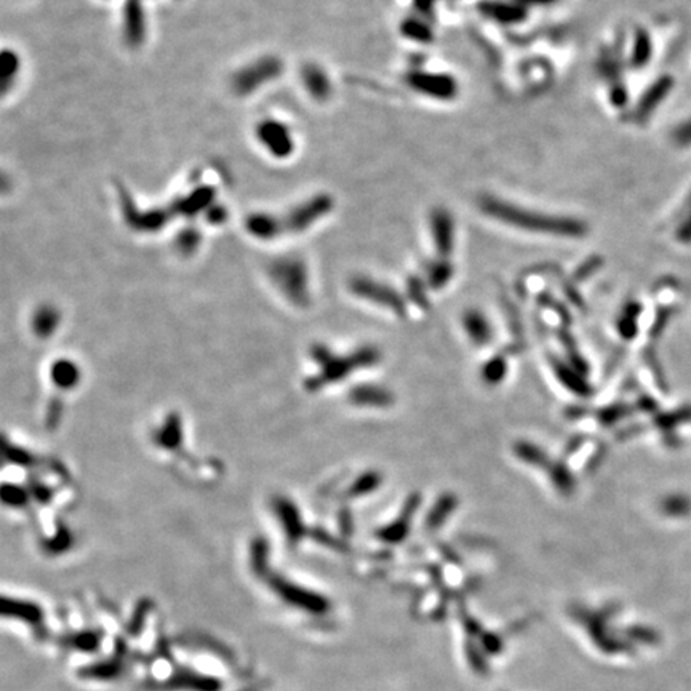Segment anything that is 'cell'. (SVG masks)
I'll use <instances>...</instances> for the list:
<instances>
[{
  "mask_svg": "<svg viewBox=\"0 0 691 691\" xmlns=\"http://www.w3.org/2000/svg\"><path fill=\"white\" fill-rule=\"evenodd\" d=\"M517 2H521L527 7V5H547L555 2V0H517Z\"/></svg>",
  "mask_w": 691,
  "mask_h": 691,
  "instance_id": "7c38bea8",
  "label": "cell"
},
{
  "mask_svg": "<svg viewBox=\"0 0 691 691\" xmlns=\"http://www.w3.org/2000/svg\"><path fill=\"white\" fill-rule=\"evenodd\" d=\"M407 83L417 93L432 98V100L450 101L460 93V85H458L456 79L450 74L414 71L407 76Z\"/></svg>",
  "mask_w": 691,
  "mask_h": 691,
  "instance_id": "7a4b0ae2",
  "label": "cell"
},
{
  "mask_svg": "<svg viewBox=\"0 0 691 691\" xmlns=\"http://www.w3.org/2000/svg\"><path fill=\"white\" fill-rule=\"evenodd\" d=\"M260 139L261 143L266 146L267 151H271V154L275 157H289L293 149H295V144H293V138L284 124L275 120H266L260 125Z\"/></svg>",
  "mask_w": 691,
  "mask_h": 691,
  "instance_id": "5b68a950",
  "label": "cell"
},
{
  "mask_svg": "<svg viewBox=\"0 0 691 691\" xmlns=\"http://www.w3.org/2000/svg\"><path fill=\"white\" fill-rule=\"evenodd\" d=\"M250 231L253 232L255 236L271 238L275 234H279L280 231V223L274 216H266V215H256L252 216L248 223Z\"/></svg>",
  "mask_w": 691,
  "mask_h": 691,
  "instance_id": "30bf717a",
  "label": "cell"
},
{
  "mask_svg": "<svg viewBox=\"0 0 691 691\" xmlns=\"http://www.w3.org/2000/svg\"><path fill=\"white\" fill-rule=\"evenodd\" d=\"M479 207L487 216L522 231L554 236H579L583 232V226L574 219L523 209V207L494 197V195H483Z\"/></svg>",
  "mask_w": 691,
  "mask_h": 691,
  "instance_id": "6da1fadb",
  "label": "cell"
},
{
  "mask_svg": "<svg viewBox=\"0 0 691 691\" xmlns=\"http://www.w3.org/2000/svg\"><path fill=\"white\" fill-rule=\"evenodd\" d=\"M282 71V64L275 58H265L250 66L248 69L242 71L240 76L237 77V88L240 93H250L260 85L266 83L272 79L277 77Z\"/></svg>",
  "mask_w": 691,
  "mask_h": 691,
  "instance_id": "277c9868",
  "label": "cell"
},
{
  "mask_svg": "<svg viewBox=\"0 0 691 691\" xmlns=\"http://www.w3.org/2000/svg\"><path fill=\"white\" fill-rule=\"evenodd\" d=\"M400 30L407 39L418 42V44H431L434 40V33L429 24L419 20V18H407L402 23Z\"/></svg>",
  "mask_w": 691,
  "mask_h": 691,
  "instance_id": "9c48e42d",
  "label": "cell"
},
{
  "mask_svg": "<svg viewBox=\"0 0 691 691\" xmlns=\"http://www.w3.org/2000/svg\"><path fill=\"white\" fill-rule=\"evenodd\" d=\"M335 209V199L330 194H317L304 204L298 205L286 218V228L291 232H303L319 219L325 218Z\"/></svg>",
  "mask_w": 691,
  "mask_h": 691,
  "instance_id": "3957f363",
  "label": "cell"
},
{
  "mask_svg": "<svg viewBox=\"0 0 691 691\" xmlns=\"http://www.w3.org/2000/svg\"><path fill=\"white\" fill-rule=\"evenodd\" d=\"M301 79L308 93L317 101H325L332 95V82L328 74L317 64H306L301 71Z\"/></svg>",
  "mask_w": 691,
  "mask_h": 691,
  "instance_id": "ba28073f",
  "label": "cell"
},
{
  "mask_svg": "<svg viewBox=\"0 0 691 691\" xmlns=\"http://www.w3.org/2000/svg\"><path fill=\"white\" fill-rule=\"evenodd\" d=\"M479 10L483 16L490 18L492 21L511 26L517 24L527 18V8L521 2H499V0H485L479 5Z\"/></svg>",
  "mask_w": 691,
  "mask_h": 691,
  "instance_id": "52a82bcc",
  "label": "cell"
},
{
  "mask_svg": "<svg viewBox=\"0 0 691 691\" xmlns=\"http://www.w3.org/2000/svg\"><path fill=\"white\" fill-rule=\"evenodd\" d=\"M431 234L440 255H450L455 245V221L451 213L437 209L431 213Z\"/></svg>",
  "mask_w": 691,
  "mask_h": 691,
  "instance_id": "8992f818",
  "label": "cell"
},
{
  "mask_svg": "<svg viewBox=\"0 0 691 691\" xmlns=\"http://www.w3.org/2000/svg\"><path fill=\"white\" fill-rule=\"evenodd\" d=\"M437 0H414V7L418 11H421V15H429L431 11L436 7Z\"/></svg>",
  "mask_w": 691,
  "mask_h": 691,
  "instance_id": "8fae6325",
  "label": "cell"
}]
</instances>
